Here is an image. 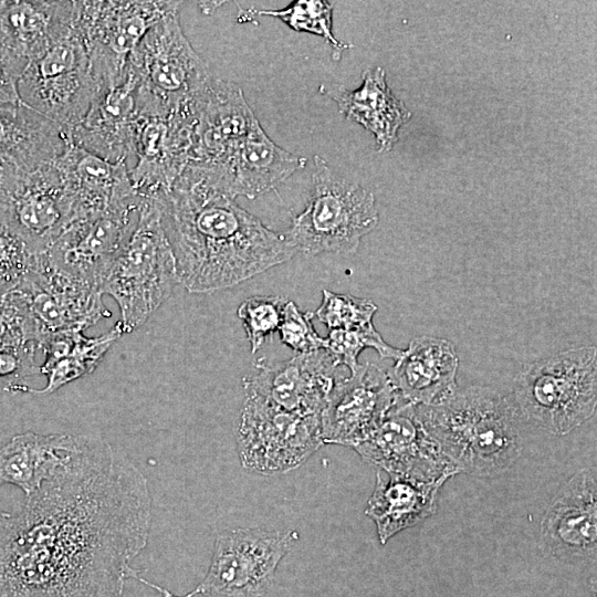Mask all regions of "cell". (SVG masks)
<instances>
[{
    "label": "cell",
    "instance_id": "obj_3",
    "mask_svg": "<svg viewBox=\"0 0 597 597\" xmlns=\"http://www.w3.org/2000/svg\"><path fill=\"white\" fill-rule=\"evenodd\" d=\"M416 409L427 431L459 471L498 475L521 453L516 408L495 389H457L437 405H416Z\"/></svg>",
    "mask_w": 597,
    "mask_h": 597
},
{
    "label": "cell",
    "instance_id": "obj_27",
    "mask_svg": "<svg viewBox=\"0 0 597 597\" xmlns=\"http://www.w3.org/2000/svg\"><path fill=\"white\" fill-rule=\"evenodd\" d=\"M321 91L336 102L341 114L375 136L381 153L394 147L400 127L411 117V112L391 92L380 66L364 70L362 84L356 90L339 87L332 91L321 86Z\"/></svg>",
    "mask_w": 597,
    "mask_h": 597
},
{
    "label": "cell",
    "instance_id": "obj_35",
    "mask_svg": "<svg viewBox=\"0 0 597 597\" xmlns=\"http://www.w3.org/2000/svg\"><path fill=\"white\" fill-rule=\"evenodd\" d=\"M314 313L301 312L296 304L286 301L277 333L281 342L295 354H306L324 348V337L314 329Z\"/></svg>",
    "mask_w": 597,
    "mask_h": 597
},
{
    "label": "cell",
    "instance_id": "obj_13",
    "mask_svg": "<svg viewBox=\"0 0 597 597\" xmlns=\"http://www.w3.org/2000/svg\"><path fill=\"white\" fill-rule=\"evenodd\" d=\"M322 444L320 416L291 412L244 391L237 447L245 469L262 474L286 472Z\"/></svg>",
    "mask_w": 597,
    "mask_h": 597
},
{
    "label": "cell",
    "instance_id": "obj_29",
    "mask_svg": "<svg viewBox=\"0 0 597 597\" xmlns=\"http://www.w3.org/2000/svg\"><path fill=\"white\" fill-rule=\"evenodd\" d=\"M81 439L82 434L33 431L12 437L0 448V484L15 485L31 495L78 448Z\"/></svg>",
    "mask_w": 597,
    "mask_h": 597
},
{
    "label": "cell",
    "instance_id": "obj_26",
    "mask_svg": "<svg viewBox=\"0 0 597 597\" xmlns=\"http://www.w3.org/2000/svg\"><path fill=\"white\" fill-rule=\"evenodd\" d=\"M55 165L73 201L74 219L139 198L125 164H112L72 144Z\"/></svg>",
    "mask_w": 597,
    "mask_h": 597
},
{
    "label": "cell",
    "instance_id": "obj_12",
    "mask_svg": "<svg viewBox=\"0 0 597 597\" xmlns=\"http://www.w3.org/2000/svg\"><path fill=\"white\" fill-rule=\"evenodd\" d=\"M74 216L55 161L30 171L0 170V230L30 255L46 251Z\"/></svg>",
    "mask_w": 597,
    "mask_h": 597
},
{
    "label": "cell",
    "instance_id": "obj_10",
    "mask_svg": "<svg viewBox=\"0 0 597 597\" xmlns=\"http://www.w3.org/2000/svg\"><path fill=\"white\" fill-rule=\"evenodd\" d=\"M98 90L75 25L32 61L17 82L21 103L71 132L86 116Z\"/></svg>",
    "mask_w": 597,
    "mask_h": 597
},
{
    "label": "cell",
    "instance_id": "obj_5",
    "mask_svg": "<svg viewBox=\"0 0 597 597\" xmlns=\"http://www.w3.org/2000/svg\"><path fill=\"white\" fill-rule=\"evenodd\" d=\"M136 81L138 114L196 115L212 78L186 38L179 10L154 24L128 59Z\"/></svg>",
    "mask_w": 597,
    "mask_h": 597
},
{
    "label": "cell",
    "instance_id": "obj_23",
    "mask_svg": "<svg viewBox=\"0 0 597 597\" xmlns=\"http://www.w3.org/2000/svg\"><path fill=\"white\" fill-rule=\"evenodd\" d=\"M596 474L580 471L562 488L541 523L542 542L564 558L595 556L597 543Z\"/></svg>",
    "mask_w": 597,
    "mask_h": 597
},
{
    "label": "cell",
    "instance_id": "obj_14",
    "mask_svg": "<svg viewBox=\"0 0 597 597\" xmlns=\"http://www.w3.org/2000/svg\"><path fill=\"white\" fill-rule=\"evenodd\" d=\"M140 205L139 197L78 217L40 254L51 266L100 291L104 273L138 220Z\"/></svg>",
    "mask_w": 597,
    "mask_h": 597
},
{
    "label": "cell",
    "instance_id": "obj_15",
    "mask_svg": "<svg viewBox=\"0 0 597 597\" xmlns=\"http://www.w3.org/2000/svg\"><path fill=\"white\" fill-rule=\"evenodd\" d=\"M354 449L379 470L420 481L449 479L460 472L422 425L416 405L405 400Z\"/></svg>",
    "mask_w": 597,
    "mask_h": 597
},
{
    "label": "cell",
    "instance_id": "obj_2",
    "mask_svg": "<svg viewBox=\"0 0 597 597\" xmlns=\"http://www.w3.org/2000/svg\"><path fill=\"white\" fill-rule=\"evenodd\" d=\"M157 200L178 283L190 293L230 289L297 253L197 166L188 165Z\"/></svg>",
    "mask_w": 597,
    "mask_h": 597
},
{
    "label": "cell",
    "instance_id": "obj_31",
    "mask_svg": "<svg viewBox=\"0 0 597 597\" xmlns=\"http://www.w3.org/2000/svg\"><path fill=\"white\" fill-rule=\"evenodd\" d=\"M334 4L324 0H295L277 10L249 9L256 15H269L284 22L296 32H307L323 38L332 48L333 59L339 60L343 52L353 44L336 39L333 33Z\"/></svg>",
    "mask_w": 597,
    "mask_h": 597
},
{
    "label": "cell",
    "instance_id": "obj_21",
    "mask_svg": "<svg viewBox=\"0 0 597 597\" xmlns=\"http://www.w3.org/2000/svg\"><path fill=\"white\" fill-rule=\"evenodd\" d=\"M138 121L136 81L100 88L84 119L72 129V143L112 164L135 165Z\"/></svg>",
    "mask_w": 597,
    "mask_h": 597
},
{
    "label": "cell",
    "instance_id": "obj_30",
    "mask_svg": "<svg viewBox=\"0 0 597 597\" xmlns=\"http://www.w3.org/2000/svg\"><path fill=\"white\" fill-rule=\"evenodd\" d=\"M83 331H67L48 337L40 347L45 354L40 373L46 375L48 383L42 389L29 388L33 394H51L62 386L91 374L100 364L107 349L121 337L116 324L106 334L87 337Z\"/></svg>",
    "mask_w": 597,
    "mask_h": 597
},
{
    "label": "cell",
    "instance_id": "obj_18",
    "mask_svg": "<svg viewBox=\"0 0 597 597\" xmlns=\"http://www.w3.org/2000/svg\"><path fill=\"white\" fill-rule=\"evenodd\" d=\"M196 116L138 114L136 161L128 170L138 197L160 198L189 165Z\"/></svg>",
    "mask_w": 597,
    "mask_h": 597
},
{
    "label": "cell",
    "instance_id": "obj_32",
    "mask_svg": "<svg viewBox=\"0 0 597 597\" xmlns=\"http://www.w3.org/2000/svg\"><path fill=\"white\" fill-rule=\"evenodd\" d=\"M324 348L331 355L334 364L344 366L354 373L360 365L358 355L365 348L375 349L381 358L398 359L402 349L396 348L384 341L374 324L350 329H331L324 338Z\"/></svg>",
    "mask_w": 597,
    "mask_h": 597
},
{
    "label": "cell",
    "instance_id": "obj_37",
    "mask_svg": "<svg viewBox=\"0 0 597 597\" xmlns=\"http://www.w3.org/2000/svg\"><path fill=\"white\" fill-rule=\"evenodd\" d=\"M221 2L214 1H207V2H199V7L205 13H210L212 10L217 9L220 6Z\"/></svg>",
    "mask_w": 597,
    "mask_h": 597
},
{
    "label": "cell",
    "instance_id": "obj_36",
    "mask_svg": "<svg viewBox=\"0 0 597 597\" xmlns=\"http://www.w3.org/2000/svg\"><path fill=\"white\" fill-rule=\"evenodd\" d=\"M21 103L18 91L17 81L8 72L2 60L0 59V105H11Z\"/></svg>",
    "mask_w": 597,
    "mask_h": 597
},
{
    "label": "cell",
    "instance_id": "obj_8",
    "mask_svg": "<svg viewBox=\"0 0 597 597\" xmlns=\"http://www.w3.org/2000/svg\"><path fill=\"white\" fill-rule=\"evenodd\" d=\"M9 300L38 347L52 335L84 331L111 316L97 289L51 266L42 254L30 258Z\"/></svg>",
    "mask_w": 597,
    "mask_h": 597
},
{
    "label": "cell",
    "instance_id": "obj_20",
    "mask_svg": "<svg viewBox=\"0 0 597 597\" xmlns=\"http://www.w3.org/2000/svg\"><path fill=\"white\" fill-rule=\"evenodd\" d=\"M256 119L242 90L214 76L197 109L189 165L222 167Z\"/></svg>",
    "mask_w": 597,
    "mask_h": 597
},
{
    "label": "cell",
    "instance_id": "obj_7",
    "mask_svg": "<svg viewBox=\"0 0 597 597\" xmlns=\"http://www.w3.org/2000/svg\"><path fill=\"white\" fill-rule=\"evenodd\" d=\"M514 400L533 425L553 434L570 432L596 410V347L582 346L528 364L515 379Z\"/></svg>",
    "mask_w": 597,
    "mask_h": 597
},
{
    "label": "cell",
    "instance_id": "obj_16",
    "mask_svg": "<svg viewBox=\"0 0 597 597\" xmlns=\"http://www.w3.org/2000/svg\"><path fill=\"white\" fill-rule=\"evenodd\" d=\"M402 400L387 371L373 363L360 364L339 377L328 396L320 416L323 443L356 447Z\"/></svg>",
    "mask_w": 597,
    "mask_h": 597
},
{
    "label": "cell",
    "instance_id": "obj_33",
    "mask_svg": "<svg viewBox=\"0 0 597 597\" xmlns=\"http://www.w3.org/2000/svg\"><path fill=\"white\" fill-rule=\"evenodd\" d=\"M286 301L277 295H254L239 305L237 315L242 322L252 354L277 332Z\"/></svg>",
    "mask_w": 597,
    "mask_h": 597
},
{
    "label": "cell",
    "instance_id": "obj_24",
    "mask_svg": "<svg viewBox=\"0 0 597 597\" xmlns=\"http://www.w3.org/2000/svg\"><path fill=\"white\" fill-rule=\"evenodd\" d=\"M459 356L444 338H412L388 373L400 397L412 405L433 406L457 389Z\"/></svg>",
    "mask_w": 597,
    "mask_h": 597
},
{
    "label": "cell",
    "instance_id": "obj_9",
    "mask_svg": "<svg viewBox=\"0 0 597 597\" xmlns=\"http://www.w3.org/2000/svg\"><path fill=\"white\" fill-rule=\"evenodd\" d=\"M297 540L296 531L270 532L241 527L224 531L217 536L207 575L184 596H176L145 579L138 570L133 579L157 590L161 597H262L272 585L279 563Z\"/></svg>",
    "mask_w": 597,
    "mask_h": 597
},
{
    "label": "cell",
    "instance_id": "obj_1",
    "mask_svg": "<svg viewBox=\"0 0 597 597\" xmlns=\"http://www.w3.org/2000/svg\"><path fill=\"white\" fill-rule=\"evenodd\" d=\"M150 524L143 472L82 434L20 511L0 512V597H124Z\"/></svg>",
    "mask_w": 597,
    "mask_h": 597
},
{
    "label": "cell",
    "instance_id": "obj_22",
    "mask_svg": "<svg viewBox=\"0 0 597 597\" xmlns=\"http://www.w3.org/2000/svg\"><path fill=\"white\" fill-rule=\"evenodd\" d=\"M306 161L305 157L276 145L256 119L222 167H197L228 196L254 199L274 190L297 170L303 169Z\"/></svg>",
    "mask_w": 597,
    "mask_h": 597
},
{
    "label": "cell",
    "instance_id": "obj_11",
    "mask_svg": "<svg viewBox=\"0 0 597 597\" xmlns=\"http://www.w3.org/2000/svg\"><path fill=\"white\" fill-rule=\"evenodd\" d=\"M179 1H78L76 30L86 48L98 88L124 82L130 54Z\"/></svg>",
    "mask_w": 597,
    "mask_h": 597
},
{
    "label": "cell",
    "instance_id": "obj_34",
    "mask_svg": "<svg viewBox=\"0 0 597 597\" xmlns=\"http://www.w3.org/2000/svg\"><path fill=\"white\" fill-rule=\"evenodd\" d=\"M322 303L314 316L331 329H350L373 323L377 306L370 300L322 291Z\"/></svg>",
    "mask_w": 597,
    "mask_h": 597
},
{
    "label": "cell",
    "instance_id": "obj_38",
    "mask_svg": "<svg viewBox=\"0 0 597 597\" xmlns=\"http://www.w3.org/2000/svg\"><path fill=\"white\" fill-rule=\"evenodd\" d=\"M8 322L3 314L0 313V339L7 334Z\"/></svg>",
    "mask_w": 597,
    "mask_h": 597
},
{
    "label": "cell",
    "instance_id": "obj_17",
    "mask_svg": "<svg viewBox=\"0 0 597 597\" xmlns=\"http://www.w3.org/2000/svg\"><path fill=\"white\" fill-rule=\"evenodd\" d=\"M337 368L325 348L283 362L259 358L243 378V390L291 412L321 416L339 378Z\"/></svg>",
    "mask_w": 597,
    "mask_h": 597
},
{
    "label": "cell",
    "instance_id": "obj_19",
    "mask_svg": "<svg viewBox=\"0 0 597 597\" xmlns=\"http://www.w3.org/2000/svg\"><path fill=\"white\" fill-rule=\"evenodd\" d=\"M78 1H0V59L18 78L75 25Z\"/></svg>",
    "mask_w": 597,
    "mask_h": 597
},
{
    "label": "cell",
    "instance_id": "obj_25",
    "mask_svg": "<svg viewBox=\"0 0 597 597\" xmlns=\"http://www.w3.org/2000/svg\"><path fill=\"white\" fill-rule=\"evenodd\" d=\"M71 130L23 103L0 105V169L30 171L59 159Z\"/></svg>",
    "mask_w": 597,
    "mask_h": 597
},
{
    "label": "cell",
    "instance_id": "obj_39",
    "mask_svg": "<svg viewBox=\"0 0 597 597\" xmlns=\"http://www.w3.org/2000/svg\"><path fill=\"white\" fill-rule=\"evenodd\" d=\"M1 170V169H0Z\"/></svg>",
    "mask_w": 597,
    "mask_h": 597
},
{
    "label": "cell",
    "instance_id": "obj_28",
    "mask_svg": "<svg viewBox=\"0 0 597 597\" xmlns=\"http://www.w3.org/2000/svg\"><path fill=\"white\" fill-rule=\"evenodd\" d=\"M447 480L420 481L378 470L365 514L375 522L380 543L432 515L438 492Z\"/></svg>",
    "mask_w": 597,
    "mask_h": 597
},
{
    "label": "cell",
    "instance_id": "obj_6",
    "mask_svg": "<svg viewBox=\"0 0 597 597\" xmlns=\"http://www.w3.org/2000/svg\"><path fill=\"white\" fill-rule=\"evenodd\" d=\"M374 193L332 171L320 155L313 157L312 187L302 212L283 233L297 253L356 252L364 235L378 224Z\"/></svg>",
    "mask_w": 597,
    "mask_h": 597
},
{
    "label": "cell",
    "instance_id": "obj_4",
    "mask_svg": "<svg viewBox=\"0 0 597 597\" xmlns=\"http://www.w3.org/2000/svg\"><path fill=\"white\" fill-rule=\"evenodd\" d=\"M178 284L157 199L142 198L138 220L104 273L100 291L117 303L122 334L140 327Z\"/></svg>",
    "mask_w": 597,
    "mask_h": 597
}]
</instances>
